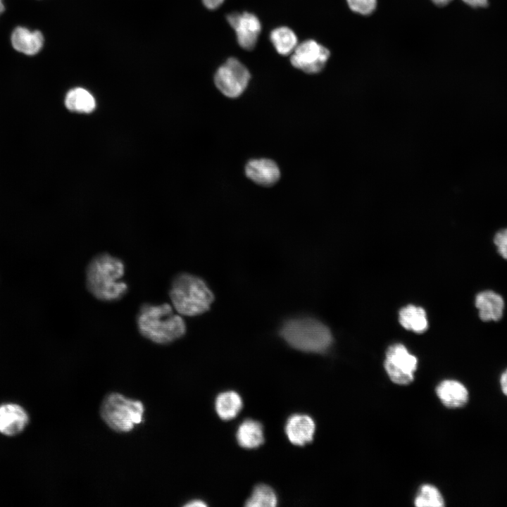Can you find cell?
<instances>
[{"mask_svg":"<svg viewBox=\"0 0 507 507\" xmlns=\"http://www.w3.org/2000/svg\"><path fill=\"white\" fill-rule=\"evenodd\" d=\"M399 323L406 330L421 333L427 329L428 323L425 310L408 305L399 311Z\"/></svg>","mask_w":507,"mask_h":507,"instance_id":"ac0fdd59","label":"cell"},{"mask_svg":"<svg viewBox=\"0 0 507 507\" xmlns=\"http://www.w3.org/2000/svg\"><path fill=\"white\" fill-rule=\"evenodd\" d=\"M263 427L261 423L246 419L238 427L236 437L238 444L245 449H255L264 442Z\"/></svg>","mask_w":507,"mask_h":507,"instance_id":"2e32d148","label":"cell"},{"mask_svg":"<svg viewBox=\"0 0 507 507\" xmlns=\"http://www.w3.org/2000/svg\"><path fill=\"white\" fill-rule=\"evenodd\" d=\"M11 39L13 47L17 51L28 56L39 53L44 42L40 31H31L24 27H15L11 34Z\"/></svg>","mask_w":507,"mask_h":507,"instance_id":"4fadbf2b","label":"cell"},{"mask_svg":"<svg viewBox=\"0 0 507 507\" xmlns=\"http://www.w3.org/2000/svg\"><path fill=\"white\" fill-rule=\"evenodd\" d=\"M315 425L313 420L305 414H294L287 420L285 434L289 441L296 446H304L310 443L315 433Z\"/></svg>","mask_w":507,"mask_h":507,"instance_id":"30bf717a","label":"cell"},{"mask_svg":"<svg viewBox=\"0 0 507 507\" xmlns=\"http://www.w3.org/2000/svg\"><path fill=\"white\" fill-rule=\"evenodd\" d=\"M4 4L3 0H0V15L4 11Z\"/></svg>","mask_w":507,"mask_h":507,"instance_id":"f546056e","label":"cell"},{"mask_svg":"<svg viewBox=\"0 0 507 507\" xmlns=\"http://www.w3.org/2000/svg\"><path fill=\"white\" fill-rule=\"evenodd\" d=\"M349 8L358 14L368 15L377 7V0H346Z\"/></svg>","mask_w":507,"mask_h":507,"instance_id":"603a6c76","label":"cell"},{"mask_svg":"<svg viewBox=\"0 0 507 507\" xmlns=\"http://www.w3.org/2000/svg\"><path fill=\"white\" fill-rule=\"evenodd\" d=\"M136 323L142 336L158 344H170L186 333V324L182 315L175 313L168 303L142 304Z\"/></svg>","mask_w":507,"mask_h":507,"instance_id":"7a4b0ae2","label":"cell"},{"mask_svg":"<svg viewBox=\"0 0 507 507\" xmlns=\"http://www.w3.org/2000/svg\"><path fill=\"white\" fill-rule=\"evenodd\" d=\"M250 80L248 69L235 58H228L218 68L214 82L218 90L225 96L237 98L247 87Z\"/></svg>","mask_w":507,"mask_h":507,"instance_id":"8992f818","label":"cell"},{"mask_svg":"<svg viewBox=\"0 0 507 507\" xmlns=\"http://www.w3.org/2000/svg\"><path fill=\"white\" fill-rule=\"evenodd\" d=\"M330 56V52L325 46L313 39H308L297 44L290 62L294 68L306 73L315 74L325 68Z\"/></svg>","mask_w":507,"mask_h":507,"instance_id":"ba28073f","label":"cell"},{"mask_svg":"<svg viewBox=\"0 0 507 507\" xmlns=\"http://www.w3.org/2000/svg\"><path fill=\"white\" fill-rule=\"evenodd\" d=\"M169 296L175 311L195 316L207 311L214 300L212 291L200 277L187 273L176 275L171 281Z\"/></svg>","mask_w":507,"mask_h":507,"instance_id":"3957f363","label":"cell"},{"mask_svg":"<svg viewBox=\"0 0 507 507\" xmlns=\"http://www.w3.org/2000/svg\"><path fill=\"white\" fill-rule=\"evenodd\" d=\"M204 6L208 9H215L219 7L224 0H202Z\"/></svg>","mask_w":507,"mask_h":507,"instance_id":"484cf974","label":"cell"},{"mask_svg":"<svg viewBox=\"0 0 507 507\" xmlns=\"http://www.w3.org/2000/svg\"><path fill=\"white\" fill-rule=\"evenodd\" d=\"M270 41L276 51L283 56L293 52L298 42L295 33L287 27L274 29L270 33Z\"/></svg>","mask_w":507,"mask_h":507,"instance_id":"ffe728a7","label":"cell"},{"mask_svg":"<svg viewBox=\"0 0 507 507\" xmlns=\"http://www.w3.org/2000/svg\"><path fill=\"white\" fill-rule=\"evenodd\" d=\"M65 105L71 111L90 113L95 108L96 101L89 92L82 87H76L67 93Z\"/></svg>","mask_w":507,"mask_h":507,"instance_id":"d6986e66","label":"cell"},{"mask_svg":"<svg viewBox=\"0 0 507 507\" xmlns=\"http://www.w3.org/2000/svg\"><path fill=\"white\" fill-rule=\"evenodd\" d=\"M227 20L234 30L239 46L245 50L253 49L261 29L258 18L247 12L232 13L227 16Z\"/></svg>","mask_w":507,"mask_h":507,"instance_id":"9c48e42d","label":"cell"},{"mask_svg":"<svg viewBox=\"0 0 507 507\" xmlns=\"http://www.w3.org/2000/svg\"><path fill=\"white\" fill-rule=\"evenodd\" d=\"M206 506L207 504L200 499L192 500L184 505V506L187 507H205Z\"/></svg>","mask_w":507,"mask_h":507,"instance_id":"83f0119b","label":"cell"},{"mask_svg":"<svg viewBox=\"0 0 507 507\" xmlns=\"http://www.w3.org/2000/svg\"><path fill=\"white\" fill-rule=\"evenodd\" d=\"M415 505L418 507H442L444 499L439 490L431 484L423 485L415 499Z\"/></svg>","mask_w":507,"mask_h":507,"instance_id":"7402d4cb","label":"cell"},{"mask_svg":"<svg viewBox=\"0 0 507 507\" xmlns=\"http://www.w3.org/2000/svg\"><path fill=\"white\" fill-rule=\"evenodd\" d=\"M384 368L391 380L406 385L414 379L418 360L401 344L390 346L386 353Z\"/></svg>","mask_w":507,"mask_h":507,"instance_id":"52a82bcc","label":"cell"},{"mask_svg":"<svg viewBox=\"0 0 507 507\" xmlns=\"http://www.w3.org/2000/svg\"><path fill=\"white\" fill-rule=\"evenodd\" d=\"M29 421L26 411L15 403L0 406V432L7 436L20 433Z\"/></svg>","mask_w":507,"mask_h":507,"instance_id":"7c38bea8","label":"cell"},{"mask_svg":"<svg viewBox=\"0 0 507 507\" xmlns=\"http://www.w3.org/2000/svg\"><path fill=\"white\" fill-rule=\"evenodd\" d=\"M466 4L475 7H485L488 4V0H462Z\"/></svg>","mask_w":507,"mask_h":507,"instance_id":"d4e9b609","label":"cell"},{"mask_svg":"<svg viewBox=\"0 0 507 507\" xmlns=\"http://www.w3.org/2000/svg\"><path fill=\"white\" fill-rule=\"evenodd\" d=\"M245 173L253 182L264 187L275 184L280 177L277 165L267 158L250 160L246 165Z\"/></svg>","mask_w":507,"mask_h":507,"instance_id":"8fae6325","label":"cell"},{"mask_svg":"<svg viewBox=\"0 0 507 507\" xmlns=\"http://www.w3.org/2000/svg\"><path fill=\"white\" fill-rule=\"evenodd\" d=\"M277 498L274 490L266 484H258L246 500L247 507H274L277 506Z\"/></svg>","mask_w":507,"mask_h":507,"instance_id":"44dd1931","label":"cell"},{"mask_svg":"<svg viewBox=\"0 0 507 507\" xmlns=\"http://www.w3.org/2000/svg\"><path fill=\"white\" fill-rule=\"evenodd\" d=\"M243 402L239 394L234 391L220 393L216 397L215 408L218 416L224 420L235 418L240 412Z\"/></svg>","mask_w":507,"mask_h":507,"instance_id":"e0dca14e","label":"cell"},{"mask_svg":"<svg viewBox=\"0 0 507 507\" xmlns=\"http://www.w3.org/2000/svg\"><path fill=\"white\" fill-rule=\"evenodd\" d=\"M494 242L499 254L503 258L507 259V228L503 229L496 234Z\"/></svg>","mask_w":507,"mask_h":507,"instance_id":"cb8c5ba5","label":"cell"},{"mask_svg":"<svg viewBox=\"0 0 507 507\" xmlns=\"http://www.w3.org/2000/svg\"><path fill=\"white\" fill-rule=\"evenodd\" d=\"M280 334L291 347L307 353H323L332 342L329 328L312 318L287 320L282 324Z\"/></svg>","mask_w":507,"mask_h":507,"instance_id":"277c9868","label":"cell"},{"mask_svg":"<svg viewBox=\"0 0 507 507\" xmlns=\"http://www.w3.org/2000/svg\"><path fill=\"white\" fill-rule=\"evenodd\" d=\"M475 306L483 321H497L503 315L504 301L498 293L485 290L478 293L475 297Z\"/></svg>","mask_w":507,"mask_h":507,"instance_id":"5bb4252c","label":"cell"},{"mask_svg":"<svg viewBox=\"0 0 507 507\" xmlns=\"http://www.w3.org/2000/svg\"><path fill=\"white\" fill-rule=\"evenodd\" d=\"M144 406L142 401L113 392L105 396L100 415L104 423L117 432H128L142 423Z\"/></svg>","mask_w":507,"mask_h":507,"instance_id":"5b68a950","label":"cell"},{"mask_svg":"<svg viewBox=\"0 0 507 507\" xmlns=\"http://www.w3.org/2000/svg\"><path fill=\"white\" fill-rule=\"evenodd\" d=\"M435 5L444 6L449 4L452 0H431Z\"/></svg>","mask_w":507,"mask_h":507,"instance_id":"f1b7e54d","label":"cell"},{"mask_svg":"<svg viewBox=\"0 0 507 507\" xmlns=\"http://www.w3.org/2000/svg\"><path fill=\"white\" fill-rule=\"evenodd\" d=\"M125 265L123 261L108 253L94 256L85 270V283L89 292L102 301H115L127 292L128 286L123 280Z\"/></svg>","mask_w":507,"mask_h":507,"instance_id":"6da1fadb","label":"cell"},{"mask_svg":"<svg viewBox=\"0 0 507 507\" xmlns=\"http://www.w3.org/2000/svg\"><path fill=\"white\" fill-rule=\"evenodd\" d=\"M500 384L503 393L507 396V369L502 373L501 376Z\"/></svg>","mask_w":507,"mask_h":507,"instance_id":"4316f807","label":"cell"},{"mask_svg":"<svg viewBox=\"0 0 507 507\" xmlns=\"http://www.w3.org/2000/svg\"><path fill=\"white\" fill-rule=\"evenodd\" d=\"M436 392L443 404L449 408L462 407L468 401V392L466 387L456 380L442 381L437 387Z\"/></svg>","mask_w":507,"mask_h":507,"instance_id":"9a60e30c","label":"cell"}]
</instances>
